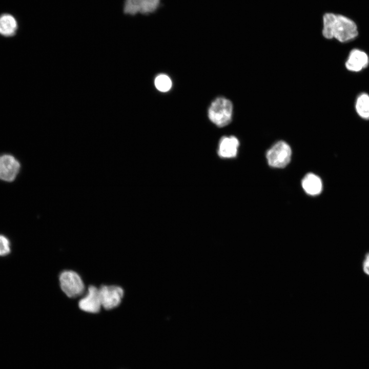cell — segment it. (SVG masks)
I'll list each match as a JSON object with an SVG mask.
<instances>
[{
  "label": "cell",
  "mask_w": 369,
  "mask_h": 369,
  "mask_svg": "<svg viewBox=\"0 0 369 369\" xmlns=\"http://www.w3.org/2000/svg\"><path fill=\"white\" fill-rule=\"evenodd\" d=\"M99 292L101 306L107 310L117 307L124 295L123 289L117 285H102Z\"/></svg>",
  "instance_id": "cell-6"
},
{
  "label": "cell",
  "mask_w": 369,
  "mask_h": 369,
  "mask_svg": "<svg viewBox=\"0 0 369 369\" xmlns=\"http://www.w3.org/2000/svg\"><path fill=\"white\" fill-rule=\"evenodd\" d=\"M18 28L15 18L11 14L4 13L0 15V34L5 37L14 36Z\"/></svg>",
  "instance_id": "cell-11"
},
{
  "label": "cell",
  "mask_w": 369,
  "mask_h": 369,
  "mask_svg": "<svg viewBox=\"0 0 369 369\" xmlns=\"http://www.w3.org/2000/svg\"><path fill=\"white\" fill-rule=\"evenodd\" d=\"M356 109L358 115L364 119H369V95L363 93L357 98Z\"/></svg>",
  "instance_id": "cell-13"
},
{
  "label": "cell",
  "mask_w": 369,
  "mask_h": 369,
  "mask_svg": "<svg viewBox=\"0 0 369 369\" xmlns=\"http://www.w3.org/2000/svg\"><path fill=\"white\" fill-rule=\"evenodd\" d=\"M154 84L158 90L166 92L171 88L172 81L168 75L161 74L157 75L155 78Z\"/></svg>",
  "instance_id": "cell-14"
},
{
  "label": "cell",
  "mask_w": 369,
  "mask_h": 369,
  "mask_svg": "<svg viewBox=\"0 0 369 369\" xmlns=\"http://www.w3.org/2000/svg\"><path fill=\"white\" fill-rule=\"evenodd\" d=\"M368 64V57L363 51L358 49L351 51L345 63L347 70L358 72L365 68Z\"/></svg>",
  "instance_id": "cell-10"
},
{
  "label": "cell",
  "mask_w": 369,
  "mask_h": 369,
  "mask_svg": "<svg viewBox=\"0 0 369 369\" xmlns=\"http://www.w3.org/2000/svg\"><path fill=\"white\" fill-rule=\"evenodd\" d=\"M363 270L364 272L369 276V252L365 255L363 262Z\"/></svg>",
  "instance_id": "cell-16"
},
{
  "label": "cell",
  "mask_w": 369,
  "mask_h": 369,
  "mask_svg": "<svg viewBox=\"0 0 369 369\" xmlns=\"http://www.w3.org/2000/svg\"><path fill=\"white\" fill-rule=\"evenodd\" d=\"M21 169L20 161L9 153L0 155V180L11 182L14 181Z\"/></svg>",
  "instance_id": "cell-5"
},
{
  "label": "cell",
  "mask_w": 369,
  "mask_h": 369,
  "mask_svg": "<svg viewBox=\"0 0 369 369\" xmlns=\"http://www.w3.org/2000/svg\"><path fill=\"white\" fill-rule=\"evenodd\" d=\"M233 114V105L232 101L224 97H218L211 104L208 110L210 120L218 127L229 125Z\"/></svg>",
  "instance_id": "cell-2"
},
{
  "label": "cell",
  "mask_w": 369,
  "mask_h": 369,
  "mask_svg": "<svg viewBox=\"0 0 369 369\" xmlns=\"http://www.w3.org/2000/svg\"><path fill=\"white\" fill-rule=\"evenodd\" d=\"M11 252V244L9 239L5 235L0 234V257H5Z\"/></svg>",
  "instance_id": "cell-15"
},
{
  "label": "cell",
  "mask_w": 369,
  "mask_h": 369,
  "mask_svg": "<svg viewBox=\"0 0 369 369\" xmlns=\"http://www.w3.org/2000/svg\"><path fill=\"white\" fill-rule=\"evenodd\" d=\"M61 290L69 298H76L85 291V284L80 275L75 271L65 270L59 276Z\"/></svg>",
  "instance_id": "cell-3"
},
{
  "label": "cell",
  "mask_w": 369,
  "mask_h": 369,
  "mask_svg": "<svg viewBox=\"0 0 369 369\" xmlns=\"http://www.w3.org/2000/svg\"><path fill=\"white\" fill-rule=\"evenodd\" d=\"M291 155V149L288 144L280 140L274 144L267 151L266 157L271 167L283 168L290 162Z\"/></svg>",
  "instance_id": "cell-4"
},
{
  "label": "cell",
  "mask_w": 369,
  "mask_h": 369,
  "mask_svg": "<svg viewBox=\"0 0 369 369\" xmlns=\"http://www.w3.org/2000/svg\"><path fill=\"white\" fill-rule=\"evenodd\" d=\"M161 0H126L124 12L129 15L137 13L147 14L154 12L158 7Z\"/></svg>",
  "instance_id": "cell-7"
},
{
  "label": "cell",
  "mask_w": 369,
  "mask_h": 369,
  "mask_svg": "<svg viewBox=\"0 0 369 369\" xmlns=\"http://www.w3.org/2000/svg\"><path fill=\"white\" fill-rule=\"evenodd\" d=\"M239 146V140L235 136H223L219 143L218 155L224 158L235 157L237 155Z\"/></svg>",
  "instance_id": "cell-9"
},
{
  "label": "cell",
  "mask_w": 369,
  "mask_h": 369,
  "mask_svg": "<svg viewBox=\"0 0 369 369\" xmlns=\"http://www.w3.org/2000/svg\"><path fill=\"white\" fill-rule=\"evenodd\" d=\"M322 33L327 39L335 38L340 42H346L358 35L356 24L350 18L339 14L327 13L323 17Z\"/></svg>",
  "instance_id": "cell-1"
},
{
  "label": "cell",
  "mask_w": 369,
  "mask_h": 369,
  "mask_svg": "<svg viewBox=\"0 0 369 369\" xmlns=\"http://www.w3.org/2000/svg\"><path fill=\"white\" fill-rule=\"evenodd\" d=\"M78 306L86 312L98 313L102 306L99 288L94 285H90L85 295L78 301Z\"/></svg>",
  "instance_id": "cell-8"
},
{
  "label": "cell",
  "mask_w": 369,
  "mask_h": 369,
  "mask_svg": "<svg viewBox=\"0 0 369 369\" xmlns=\"http://www.w3.org/2000/svg\"><path fill=\"white\" fill-rule=\"evenodd\" d=\"M304 191L310 195H317L322 190V182L320 178L313 173L307 174L301 182Z\"/></svg>",
  "instance_id": "cell-12"
}]
</instances>
